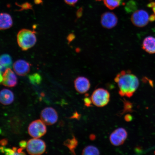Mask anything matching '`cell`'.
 <instances>
[{
  "label": "cell",
  "mask_w": 155,
  "mask_h": 155,
  "mask_svg": "<svg viewBox=\"0 0 155 155\" xmlns=\"http://www.w3.org/2000/svg\"><path fill=\"white\" fill-rule=\"evenodd\" d=\"M115 82L119 88V94L121 97L130 98L138 88V78L130 70L123 71L115 77Z\"/></svg>",
  "instance_id": "obj_1"
},
{
  "label": "cell",
  "mask_w": 155,
  "mask_h": 155,
  "mask_svg": "<svg viewBox=\"0 0 155 155\" xmlns=\"http://www.w3.org/2000/svg\"><path fill=\"white\" fill-rule=\"evenodd\" d=\"M17 40L19 47L24 51H26L36 43L37 39L35 32L28 29H22L17 34Z\"/></svg>",
  "instance_id": "obj_2"
},
{
  "label": "cell",
  "mask_w": 155,
  "mask_h": 155,
  "mask_svg": "<svg viewBox=\"0 0 155 155\" xmlns=\"http://www.w3.org/2000/svg\"><path fill=\"white\" fill-rule=\"evenodd\" d=\"M91 99L94 105L98 107H103L110 101V93L104 88L97 89L93 92Z\"/></svg>",
  "instance_id": "obj_3"
},
{
  "label": "cell",
  "mask_w": 155,
  "mask_h": 155,
  "mask_svg": "<svg viewBox=\"0 0 155 155\" xmlns=\"http://www.w3.org/2000/svg\"><path fill=\"white\" fill-rule=\"evenodd\" d=\"M27 152L32 155L42 154L45 152V143L41 139L34 138L28 140L26 144Z\"/></svg>",
  "instance_id": "obj_4"
},
{
  "label": "cell",
  "mask_w": 155,
  "mask_h": 155,
  "mask_svg": "<svg viewBox=\"0 0 155 155\" xmlns=\"http://www.w3.org/2000/svg\"><path fill=\"white\" fill-rule=\"evenodd\" d=\"M41 120H36L32 122L28 127L29 135L34 138H38L43 136L46 133L47 129Z\"/></svg>",
  "instance_id": "obj_5"
},
{
  "label": "cell",
  "mask_w": 155,
  "mask_h": 155,
  "mask_svg": "<svg viewBox=\"0 0 155 155\" xmlns=\"http://www.w3.org/2000/svg\"><path fill=\"white\" fill-rule=\"evenodd\" d=\"M148 13L143 10H139L135 12L131 15V20L135 26L142 28L148 24L150 21Z\"/></svg>",
  "instance_id": "obj_6"
},
{
  "label": "cell",
  "mask_w": 155,
  "mask_h": 155,
  "mask_svg": "<svg viewBox=\"0 0 155 155\" xmlns=\"http://www.w3.org/2000/svg\"><path fill=\"white\" fill-rule=\"evenodd\" d=\"M41 119L46 125H50L54 124L57 121V112L53 108L46 107L42 110L41 114Z\"/></svg>",
  "instance_id": "obj_7"
},
{
  "label": "cell",
  "mask_w": 155,
  "mask_h": 155,
  "mask_svg": "<svg viewBox=\"0 0 155 155\" xmlns=\"http://www.w3.org/2000/svg\"><path fill=\"white\" fill-rule=\"evenodd\" d=\"M127 137V131L123 128L120 127L115 130L111 134L110 140L114 146H120L124 143Z\"/></svg>",
  "instance_id": "obj_8"
},
{
  "label": "cell",
  "mask_w": 155,
  "mask_h": 155,
  "mask_svg": "<svg viewBox=\"0 0 155 155\" xmlns=\"http://www.w3.org/2000/svg\"><path fill=\"white\" fill-rule=\"evenodd\" d=\"M118 22V19L113 13L106 12L102 15L101 24L104 28L111 29L115 27Z\"/></svg>",
  "instance_id": "obj_9"
},
{
  "label": "cell",
  "mask_w": 155,
  "mask_h": 155,
  "mask_svg": "<svg viewBox=\"0 0 155 155\" xmlns=\"http://www.w3.org/2000/svg\"><path fill=\"white\" fill-rule=\"evenodd\" d=\"M75 90L81 94H85L90 90L91 84L90 81L87 78L78 77L74 81Z\"/></svg>",
  "instance_id": "obj_10"
},
{
  "label": "cell",
  "mask_w": 155,
  "mask_h": 155,
  "mask_svg": "<svg viewBox=\"0 0 155 155\" xmlns=\"http://www.w3.org/2000/svg\"><path fill=\"white\" fill-rule=\"evenodd\" d=\"M2 76L3 80L2 83L4 86L12 87L17 85V77L14 72L11 68L6 69Z\"/></svg>",
  "instance_id": "obj_11"
},
{
  "label": "cell",
  "mask_w": 155,
  "mask_h": 155,
  "mask_svg": "<svg viewBox=\"0 0 155 155\" xmlns=\"http://www.w3.org/2000/svg\"><path fill=\"white\" fill-rule=\"evenodd\" d=\"M15 73L19 76L26 75L30 70V65L28 62L23 60H19L15 62L13 65Z\"/></svg>",
  "instance_id": "obj_12"
},
{
  "label": "cell",
  "mask_w": 155,
  "mask_h": 155,
  "mask_svg": "<svg viewBox=\"0 0 155 155\" xmlns=\"http://www.w3.org/2000/svg\"><path fill=\"white\" fill-rule=\"evenodd\" d=\"M14 100V94L11 90L5 89L0 92V102L4 105L11 104Z\"/></svg>",
  "instance_id": "obj_13"
},
{
  "label": "cell",
  "mask_w": 155,
  "mask_h": 155,
  "mask_svg": "<svg viewBox=\"0 0 155 155\" xmlns=\"http://www.w3.org/2000/svg\"><path fill=\"white\" fill-rule=\"evenodd\" d=\"M142 48L147 53H155V38L151 36L145 38L143 42Z\"/></svg>",
  "instance_id": "obj_14"
},
{
  "label": "cell",
  "mask_w": 155,
  "mask_h": 155,
  "mask_svg": "<svg viewBox=\"0 0 155 155\" xmlns=\"http://www.w3.org/2000/svg\"><path fill=\"white\" fill-rule=\"evenodd\" d=\"M12 25V19L10 15L7 13H0V30L8 29Z\"/></svg>",
  "instance_id": "obj_15"
},
{
  "label": "cell",
  "mask_w": 155,
  "mask_h": 155,
  "mask_svg": "<svg viewBox=\"0 0 155 155\" xmlns=\"http://www.w3.org/2000/svg\"><path fill=\"white\" fill-rule=\"evenodd\" d=\"M12 63L11 57L8 54H5L0 56V69L2 71L11 68Z\"/></svg>",
  "instance_id": "obj_16"
},
{
  "label": "cell",
  "mask_w": 155,
  "mask_h": 155,
  "mask_svg": "<svg viewBox=\"0 0 155 155\" xmlns=\"http://www.w3.org/2000/svg\"><path fill=\"white\" fill-rule=\"evenodd\" d=\"M64 144L69 149L72 154H75V150L78 144V141L74 136H73L72 138L66 140Z\"/></svg>",
  "instance_id": "obj_17"
},
{
  "label": "cell",
  "mask_w": 155,
  "mask_h": 155,
  "mask_svg": "<svg viewBox=\"0 0 155 155\" xmlns=\"http://www.w3.org/2000/svg\"><path fill=\"white\" fill-rule=\"evenodd\" d=\"M0 152L7 155L25 154L21 149L6 148L2 146L0 147Z\"/></svg>",
  "instance_id": "obj_18"
},
{
  "label": "cell",
  "mask_w": 155,
  "mask_h": 155,
  "mask_svg": "<svg viewBox=\"0 0 155 155\" xmlns=\"http://www.w3.org/2000/svg\"><path fill=\"white\" fill-rule=\"evenodd\" d=\"M100 152L98 149L93 145H89L83 149L82 155H99Z\"/></svg>",
  "instance_id": "obj_19"
},
{
  "label": "cell",
  "mask_w": 155,
  "mask_h": 155,
  "mask_svg": "<svg viewBox=\"0 0 155 155\" xmlns=\"http://www.w3.org/2000/svg\"><path fill=\"white\" fill-rule=\"evenodd\" d=\"M122 0H104V5L108 8L112 10L120 5Z\"/></svg>",
  "instance_id": "obj_20"
},
{
  "label": "cell",
  "mask_w": 155,
  "mask_h": 155,
  "mask_svg": "<svg viewBox=\"0 0 155 155\" xmlns=\"http://www.w3.org/2000/svg\"><path fill=\"white\" fill-rule=\"evenodd\" d=\"M124 110L123 111L120 113V115H122L123 114L125 113L127 111H130L131 110L132 105L130 102L124 101Z\"/></svg>",
  "instance_id": "obj_21"
},
{
  "label": "cell",
  "mask_w": 155,
  "mask_h": 155,
  "mask_svg": "<svg viewBox=\"0 0 155 155\" xmlns=\"http://www.w3.org/2000/svg\"><path fill=\"white\" fill-rule=\"evenodd\" d=\"M29 78H30L31 82L32 83H39L41 80V77L40 75L37 73H35L30 75Z\"/></svg>",
  "instance_id": "obj_22"
},
{
  "label": "cell",
  "mask_w": 155,
  "mask_h": 155,
  "mask_svg": "<svg viewBox=\"0 0 155 155\" xmlns=\"http://www.w3.org/2000/svg\"><path fill=\"white\" fill-rule=\"evenodd\" d=\"M135 4L134 2L133 1L129 2L127 3V6L125 7L126 11L127 12H130L134 10H135Z\"/></svg>",
  "instance_id": "obj_23"
},
{
  "label": "cell",
  "mask_w": 155,
  "mask_h": 155,
  "mask_svg": "<svg viewBox=\"0 0 155 155\" xmlns=\"http://www.w3.org/2000/svg\"><path fill=\"white\" fill-rule=\"evenodd\" d=\"M87 96L88 95L86 96V97H85L84 99V105L87 107H90V106H92V102L91 98L88 97Z\"/></svg>",
  "instance_id": "obj_24"
},
{
  "label": "cell",
  "mask_w": 155,
  "mask_h": 155,
  "mask_svg": "<svg viewBox=\"0 0 155 155\" xmlns=\"http://www.w3.org/2000/svg\"><path fill=\"white\" fill-rule=\"evenodd\" d=\"M64 1L67 4L72 6L74 5L78 1V0H64Z\"/></svg>",
  "instance_id": "obj_25"
},
{
  "label": "cell",
  "mask_w": 155,
  "mask_h": 155,
  "mask_svg": "<svg viewBox=\"0 0 155 155\" xmlns=\"http://www.w3.org/2000/svg\"><path fill=\"white\" fill-rule=\"evenodd\" d=\"M81 117V115L79 114L77 112H75L73 114V115L71 117V119H76L79 120Z\"/></svg>",
  "instance_id": "obj_26"
},
{
  "label": "cell",
  "mask_w": 155,
  "mask_h": 155,
  "mask_svg": "<svg viewBox=\"0 0 155 155\" xmlns=\"http://www.w3.org/2000/svg\"><path fill=\"white\" fill-rule=\"evenodd\" d=\"M74 38L75 35L74 34H69L67 37V40L69 42L72 41L74 39Z\"/></svg>",
  "instance_id": "obj_27"
},
{
  "label": "cell",
  "mask_w": 155,
  "mask_h": 155,
  "mask_svg": "<svg viewBox=\"0 0 155 155\" xmlns=\"http://www.w3.org/2000/svg\"><path fill=\"white\" fill-rule=\"evenodd\" d=\"M148 6L149 7L152 8L155 15V2L149 4Z\"/></svg>",
  "instance_id": "obj_28"
},
{
  "label": "cell",
  "mask_w": 155,
  "mask_h": 155,
  "mask_svg": "<svg viewBox=\"0 0 155 155\" xmlns=\"http://www.w3.org/2000/svg\"><path fill=\"white\" fill-rule=\"evenodd\" d=\"M132 119V117L130 115H127L125 116V120L126 121L129 122Z\"/></svg>",
  "instance_id": "obj_29"
},
{
  "label": "cell",
  "mask_w": 155,
  "mask_h": 155,
  "mask_svg": "<svg viewBox=\"0 0 155 155\" xmlns=\"http://www.w3.org/2000/svg\"><path fill=\"white\" fill-rule=\"evenodd\" d=\"M27 143L26 141H21L20 143V145L21 147H22L23 148H26V147Z\"/></svg>",
  "instance_id": "obj_30"
},
{
  "label": "cell",
  "mask_w": 155,
  "mask_h": 155,
  "mask_svg": "<svg viewBox=\"0 0 155 155\" xmlns=\"http://www.w3.org/2000/svg\"><path fill=\"white\" fill-rule=\"evenodd\" d=\"M82 8H80L79 9L78 11H77V16L78 17H81V15H82Z\"/></svg>",
  "instance_id": "obj_31"
},
{
  "label": "cell",
  "mask_w": 155,
  "mask_h": 155,
  "mask_svg": "<svg viewBox=\"0 0 155 155\" xmlns=\"http://www.w3.org/2000/svg\"><path fill=\"white\" fill-rule=\"evenodd\" d=\"M7 141L5 140V139H3V140H2L0 141V145H1L2 146H4L7 144Z\"/></svg>",
  "instance_id": "obj_32"
},
{
  "label": "cell",
  "mask_w": 155,
  "mask_h": 155,
  "mask_svg": "<svg viewBox=\"0 0 155 155\" xmlns=\"http://www.w3.org/2000/svg\"><path fill=\"white\" fill-rule=\"evenodd\" d=\"M96 138V136L94 134H91L90 136V139L91 140H94Z\"/></svg>",
  "instance_id": "obj_33"
},
{
  "label": "cell",
  "mask_w": 155,
  "mask_h": 155,
  "mask_svg": "<svg viewBox=\"0 0 155 155\" xmlns=\"http://www.w3.org/2000/svg\"><path fill=\"white\" fill-rule=\"evenodd\" d=\"M3 80V76L2 74V71L0 69V83H1L2 82Z\"/></svg>",
  "instance_id": "obj_34"
},
{
  "label": "cell",
  "mask_w": 155,
  "mask_h": 155,
  "mask_svg": "<svg viewBox=\"0 0 155 155\" xmlns=\"http://www.w3.org/2000/svg\"><path fill=\"white\" fill-rule=\"evenodd\" d=\"M41 0H35V2L37 4H39L41 3Z\"/></svg>",
  "instance_id": "obj_35"
},
{
  "label": "cell",
  "mask_w": 155,
  "mask_h": 155,
  "mask_svg": "<svg viewBox=\"0 0 155 155\" xmlns=\"http://www.w3.org/2000/svg\"><path fill=\"white\" fill-rule=\"evenodd\" d=\"M96 1H102V0H96Z\"/></svg>",
  "instance_id": "obj_36"
}]
</instances>
